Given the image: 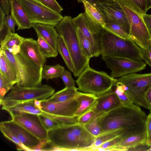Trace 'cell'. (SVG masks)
Here are the masks:
<instances>
[{
	"instance_id": "cell-46",
	"label": "cell",
	"mask_w": 151,
	"mask_h": 151,
	"mask_svg": "<svg viewBox=\"0 0 151 151\" xmlns=\"http://www.w3.org/2000/svg\"><path fill=\"white\" fill-rule=\"evenodd\" d=\"M5 21L9 30L12 33H15V27L16 24L10 14L6 15Z\"/></svg>"
},
{
	"instance_id": "cell-44",
	"label": "cell",
	"mask_w": 151,
	"mask_h": 151,
	"mask_svg": "<svg viewBox=\"0 0 151 151\" xmlns=\"http://www.w3.org/2000/svg\"><path fill=\"white\" fill-rule=\"evenodd\" d=\"M43 4L52 10L60 13L63 9L56 0H39Z\"/></svg>"
},
{
	"instance_id": "cell-31",
	"label": "cell",
	"mask_w": 151,
	"mask_h": 151,
	"mask_svg": "<svg viewBox=\"0 0 151 151\" xmlns=\"http://www.w3.org/2000/svg\"><path fill=\"white\" fill-rule=\"evenodd\" d=\"M104 114L96 113L90 122L84 126L86 129L95 137L103 133L100 125V121Z\"/></svg>"
},
{
	"instance_id": "cell-7",
	"label": "cell",
	"mask_w": 151,
	"mask_h": 151,
	"mask_svg": "<svg viewBox=\"0 0 151 151\" xmlns=\"http://www.w3.org/2000/svg\"><path fill=\"white\" fill-rule=\"evenodd\" d=\"M55 91L53 88L47 84L23 87L16 84L0 101V104L4 107L27 101H41L49 98Z\"/></svg>"
},
{
	"instance_id": "cell-6",
	"label": "cell",
	"mask_w": 151,
	"mask_h": 151,
	"mask_svg": "<svg viewBox=\"0 0 151 151\" xmlns=\"http://www.w3.org/2000/svg\"><path fill=\"white\" fill-rule=\"evenodd\" d=\"M117 80L106 73L89 66L81 73L76 82L78 90L98 96L112 90Z\"/></svg>"
},
{
	"instance_id": "cell-10",
	"label": "cell",
	"mask_w": 151,
	"mask_h": 151,
	"mask_svg": "<svg viewBox=\"0 0 151 151\" xmlns=\"http://www.w3.org/2000/svg\"><path fill=\"white\" fill-rule=\"evenodd\" d=\"M32 23H42L55 27L62 19L61 13L54 11L35 0H17Z\"/></svg>"
},
{
	"instance_id": "cell-12",
	"label": "cell",
	"mask_w": 151,
	"mask_h": 151,
	"mask_svg": "<svg viewBox=\"0 0 151 151\" xmlns=\"http://www.w3.org/2000/svg\"><path fill=\"white\" fill-rule=\"evenodd\" d=\"M94 6L101 13L104 22L109 21L118 24L129 34L130 26L128 20L116 0H106L96 4Z\"/></svg>"
},
{
	"instance_id": "cell-41",
	"label": "cell",
	"mask_w": 151,
	"mask_h": 151,
	"mask_svg": "<svg viewBox=\"0 0 151 151\" xmlns=\"http://www.w3.org/2000/svg\"><path fill=\"white\" fill-rule=\"evenodd\" d=\"M63 81L65 88L76 87L75 81L73 79L70 72L65 70L63 73L60 77Z\"/></svg>"
},
{
	"instance_id": "cell-39",
	"label": "cell",
	"mask_w": 151,
	"mask_h": 151,
	"mask_svg": "<svg viewBox=\"0 0 151 151\" xmlns=\"http://www.w3.org/2000/svg\"><path fill=\"white\" fill-rule=\"evenodd\" d=\"M139 14H146L147 11L146 0H125Z\"/></svg>"
},
{
	"instance_id": "cell-32",
	"label": "cell",
	"mask_w": 151,
	"mask_h": 151,
	"mask_svg": "<svg viewBox=\"0 0 151 151\" xmlns=\"http://www.w3.org/2000/svg\"><path fill=\"white\" fill-rule=\"evenodd\" d=\"M37 42L40 49L46 58H55L58 55V52L40 36H37Z\"/></svg>"
},
{
	"instance_id": "cell-38",
	"label": "cell",
	"mask_w": 151,
	"mask_h": 151,
	"mask_svg": "<svg viewBox=\"0 0 151 151\" xmlns=\"http://www.w3.org/2000/svg\"><path fill=\"white\" fill-rule=\"evenodd\" d=\"M0 129L2 133L6 138L17 145L18 150L27 151L25 147L10 131L1 125H0Z\"/></svg>"
},
{
	"instance_id": "cell-27",
	"label": "cell",
	"mask_w": 151,
	"mask_h": 151,
	"mask_svg": "<svg viewBox=\"0 0 151 151\" xmlns=\"http://www.w3.org/2000/svg\"><path fill=\"white\" fill-rule=\"evenodd\" d=\"M57 50L68 69L73 73L74 66L70 55L63 38L60 36L58 39Z\"/></svg>"
},
{
	"instance_id": "cell-53",
	"label": "cell",
	"mask_w": 151,
	"mask_h": 151,
	"mask_svg": "<svg viewBox=\"0 0 151 151\" xmlns=\"http://www.w3.org/2000/svg\"><path fill=\"white\" fill-rule=\"evenodd\" d=\"M147 9L148 10L151 8V0H146Z\"/></svg>"
},
{
	"instance_id": "cell-25",
	"label": "cell",
	"mask_w": 151,
	"mask_h": 151,
	"mask_svg": "<svg viewBox=\"0 0 151 151\" xmlns=\"http://www.w3.org/2000/svg\"><path fill=\"white\" fill-rule=\"evenodd\" d=\"M0 52V72L14 84L19 80L17 75L2 50Z\"/></svg>"
},
{
	"instance_id": "cell-51",
	"label": "cell",
	"mask_w": 151,
	"mask_h": 151,
	"mask_svg": "<svg viewBox=\"0 0 151 151\" xmlns=\"http://www.w3.org/2000/svg\"><path fill=\"white\" fill-rule=\"evenodd\" d=\"M106 0H77L78 3H83L84 1H86L94 6L96 4L104 1Z\"/></svg>"
},
{
	"instance_id": "cell-33",
	"label": "cell",
	"mask_w": 151,
	"mask_h": 151,
	"mask_svg": "<svg viewBox=\"0 0 151 151\" xmlns=\"http://www.w3.org/2000/svg\"><path fill=\"white\" fill-rule=\"evenodd\" d=\"M105 23L103 29L124 39H131L129 35L120 25L109 21L105 22Z\"/></svg>"
},
{
	"instance_id": "cell-34",
	"label": "cell",
	"mask_w": 151,
	"mask_h": 151,
	"mask_svg": "<svg viewBox=\"0 0 151 151\" xmlns=\"http://www.w3.org/2000/svg\"><path fill=\"white\" fill-rule=\"evenodd\" d=\"M115 86V89L114 91L118 96L123 105L132 106L135 105L133 103L126 94L121 83L117 81Z\"/></svg>"
},
{
	"instance_id": "cell-42",
	"label": "cell",
	"mask_w": 151,
	"mask_h": 151,
	"mask_svg": "<svg viewBox=\"0 0 151 151\" xmlns=\"http://www.w3.org/2000/svg\"><path fill=\"white\" fill-rule=\"evenodd\" d=\"M122 140L120 136H117L101 145L99 147L102 150H109L111 149L118 146Z\"/></svg>"
},
{
	"instance_id": "cell-43",
	"label": "cell",
	"mask_w": 151,
	"mask_h": 151,
	"mask_svg": "<svg viewBox=\"0 0 151 151\" xmlns=\"http://www.w3.org/2000/svg\"><path fill=\"white\" fill-rule=\"evenodd\" d=\"M96 114V113L92 109L78 118V124L84 126L90 122L95 116Z\"/></svg>"
},
{
	"instance_id": "cell-28",
	"label": "cell",
	"mask_w": 151,
	"mask_h": 151,
	"mask_svg": "<svg viewBox=\"0 0 151 151\" xmlns=\"http://www.w3.org/2000/svg\"><path fill=\"white\" fill-rule=\"evenodd\" d=\"M65 70L64 67L57 64L54 65H45L42 72V79L46 80L58 78Z\"/></svg>"
},
{
	"instance_id": "cell-8",
	"label": "cell",
	"mask_w": 151,
	"mask_h": 151,
	"mask_svg": "<svg viewBox=\"0 0 151 151\" xmlns=\"http://www.w3.org/2000/svg\"><path fill=\"white\" fill-rule=\"evenodd\" d=\"M133 103L139 107L150 109L144 98L145 94L151 87V73H136L122 76L117 79Z\"/></svg>"
},
{
	"instance_id": "cell-1",
	"label": "cell",
	"mask_w": 151,
	"mask_h": 151,
	"mask_svg": "<svg viewBox=\"0 0 151 151\" xmlns=\"http://www.w3.org/2000/svg\"><path fill=\"white\" fill-rule=\"evenodd\" d=\"M145 113L139 107L123 105L102 116L100 125L103 133L120 130L122 139L146 132Z\"/></svg>"
},
{
	"instance_id": "cell-19",
	"label": "cell",
	"mask_w": 151,
	"mask_h": 151,
	"mask_svg": "<svg viewBox=\"0 0 151 151\" xmlns=\"http://www.w3.org/2000/svg\"><path fill=\"white\" fill-rule=\"evenodd\" d=\"M73 23L77 28L79 29L90 43L94 53V57L101 55L100 43L99 36L93 33L86 22L84 13H81L73 18Z\"/></svg>"
},
{
	"instance_id": "cell-4",
	"label": "cell",
	"mask_w": 151,
	"mask_h": 151,
	"mask_svg": "<svg viewBox=\"0 0 151 151\" xmlns=\"http://www.w3.org/2000/svg\"><path fill=\"white\" fill-rule=\"evenodd\" d=\"M55 28L59 35L63 38L70 55L74 66V76L78 77L89 66V60L82 52L73 18L70 16H64Z\"/></svg>"
},
{
	"instance_id": "cell-37",
	"label": "cell",
	"mask_w": 151,
	"mask_h": 151,
	"mask_svg": "<svg viewBox=\"0 0 151 151\" xmlns=\"http://www.w3.org/2000/svg\"><path fill=\"white\" fill-rule=\"evenodd\" d=\"M14 84L0 72V101L7 92L11 90Z\"/></svg>"
},
{
	"instance_id": "cell-16",
	"label": "cell",
	"mask_w": 151,
	"mask_h": 151,
	"mask_svg": "<svg viewBox=\"0 0 151 151\" xmlns=\"http://www.w3.org/2000/svg\"><path fill=\"white\" fill-rule=\"evenodd\" d=\"M82 3L85 9V19L88 27L93 33L99 36L105 24L101 13L96 7L86 1H84Z\"/></svg>"
},
{
	"instance_id": "cell-55",
	"label": "cell",
	"mask_w": 151,
	"mask_h": 151,
	"mask_svg": "<svg viewBox=\"0 0 151 151\" xmlns=\"http://www.w3.org/2000/svg\"><path fill=\"white\" fill-rule=\"evenodd\" d=\"M35 0L37 1H40V0Z\"/></svg>"
},
{
	"instance_id": "cell-47",
	"label": "cell",
	"mask_w": 151,
	"mask_h": 151,
	"mask_svg": "<svg viewBox=\"0 0 151 151\" xmlns=\"http://www.w3.org/2000/svg\"><path fill=\"white\" fill-rule=\"evenodd\" d=\"M142 17L147 29L151 36V14H144Z\"/></svg>"
},
{
	"instance_id": "cell-30",
	"label": "cell",
	"mask_w": 151,
	"mask_h": 151,
	"mask_svg": "<svg viewBox=\"0 0 151 151\" xmlns=\"http://www.w3.org/2000/svg\"><path fill=\"white\" fill-rule=\"evenodd\" d=\"M76 29L77 37L82 52L87 59L90 60L91 58L94 57L92 46L79 29L77 28Z\"/></svg>"
},
{
	"instance_id": "cell-50",
	"label": "cell",
	"mask_w": 151,
	"mask_h": 151,
	"mask_svg": "<svg viewBox=\"0 0 151 151\" xmlns=\"http://www.w3.org/2000/svg\"><path fill=\"white\" fill-rule=\"evenodd\" d=\"M145 100L151 111V87L147 91L144 96Z\"/></svg>"
},
{
	"instance_id": "cell-5",
	"label": "cell",
	"mask_w": 151,
	"mask_h": 151,
	"mask_svg": "<svg viewBox=\"0 0 151 151\" xmlns=\"http://www.w3.org/2000/svg\"><path fill=\"white\" fill-rule=\"evenodd\" d=\"M2 50L17 75L19 80L17 84L23 87L41 84L43 68L27 58L20 51L14 55L7 50Z\"/></svg>"
},
{
	"instance_id": "cell-52",
	"label": "cell",
	"mask_w": 151,
	"mask_h": 151,
	"mask_svg": "<svg viewBox=\"0 0 151 151\" xmlns=\"http://www.w3.org/2000/svg\"><path fill=\"white\" fill-rule=\"evenodd\" d=\"M146 145L150 147L151 146V134L150 136L147 137Z\"/></svg>"
},
{
	"instance_id": "cell-9",
	"label": "cell",
	"mask_w": 151,
	"mask_h": 151,
	"mask_svg": "<svg viewBox=\"0 0 151 151\" xmlns=\"http://www.w3.org/2000/svg\"><path fill=\"white\" fill-rule=\"evenodd\" d=\"M124 11L130 26V38L140 47L145 49L151 45V36L141 15L125 0H116Z\"/></svg>"
},
{
	"instance_id": "cell-23",
	"label": "cell",
	"mask_w": 151,
	"mask_h": 151,
	"mask_svg": "<svg viewBox=\"0 0 151 151\" xmlns=\"http://www.w3.org/2000/svg\"><path fill=\"white\" fill-rule=\"evenodd\" d=\"M36 101L24 102L11 106L2 107V109L8 111L12 117L22 113L30 114L31 111L40 109L37 104Z\"/></svg>"
},
{
	"instance_id": "cell-3",
	"label": "cell",
	"mask_w": 151,
	"mask_h": 151,
	"mask_svg": "<svg viewBox=\"0 0 151 151\" xmlns=\"http://www.w3.org/2000/svg\"><path fill=\"white\" fill-rule=\"evenodd\" d=\"M102 57H123L143 60L142 49L131 39H125L103 29L99 35Z\"/></svg>"
},
{
	"instance_id": "cell-17",
	"label": "cell",
	"mask_w": 151,
	"mask_h": 151,
	"mask_svg": "<svg viewBox=\"0 0 151 151\" xmlns=\"http://www.w3.org/2000/svg\"><path fill=\"white\" fill-rule=\"evenodd\" d=\"M20 52L27 58L43 68L46 58L43 55L37 41L32 38H24L20 46Z\"/></svg>"
},
{
	"instance_id": "cell-29",
	"label": "cell",
	"mask_w": 151,
	"mask_h": 151,
	"mask_svg": "<svg viewBox=\"0 0 151 151\" xmlns=\"http://www.w3.org/2000/svg\"><path fill=\"white\" fill-rule=\"evenodd\" d=\"M24 38L17 33L10 32L0 43V50H8L17 46H21Z\"/></svg>"
},
{
	"instance_id": "cell-45",
	"label": "cell",
	"mask_w": 151,
	"mask_h": 151,
	"mask_svg": "<svg viewBox=\"0 0 151 151\" xmlns=\"http://www.w3.org/2000/svg\"><path fill=\"white\" fill-rule=\"evenodd\" d=\"M142 60L151 68V45L145 49H142Z\"/></svg>"
},
{
	"instance_id": "cell-48",
	"label": "cell",
	"mask_w": 151,
	"mask_h": 151,
	"mask_svg": "<svg viewBox=\"0 0 151 151\" xmlns=\"http://www.w3.org/2000/svg\"><path fill=\"white\" fill-rule=\"evenodd\" d=\"M0 7L1 8L6 15L9 14L10 6L9 0H0Z\"/></svg>"
},
{
	"instance_id": "cell-54",
	"label": "cell",
	"mask_w": 151,
	"mask_h": 151,
	"mask_svg": "<svg viewBox=\"0 0 151 151\" xmlns=\"http://www.w3.org/2000/svg\"><path fill=\"white\" fill-rule=\"evenodd\" d=\"M147 151H151V146L150 147L149 149L147 150Z\"/></svg>"
},
{
	"instance_id": "cell-26",
	"label": "cell",
	"mask_w": 151,
	"mask_h": 151,
	"mask_svg": "<svg viewBox=\"0 0 151 151\" xmlns=\"http://www.w3.org/2000/svg\"><path fill=\"white\" fill-rule=\"evenodd\" d=\"M76 87L64 89L54 93L46 100L50 102L57 103L65 101L74 99L78 91Z\"/></svg>"
},
{
	"instance_id": "cell-20",
	"label": "cell",
	"mask_w": 151,
	"mask_h": 151,
	"mask_svg": "<svg viewBox=\"0 0 151 151\" xmlns=\"http://www.w3.org/2000/svg\"><path fill=\"white\" fill-rule=\"evenodd\" d=\"M10 15L15 21L18 30L29 29L33 24L28 18L24 9L17 0H9Z\"/></svg>"
},
{
	"instance_id": "cell-35",
	"label": "cell",
	"mask_w": 151,
	"mask_h": 151,
	"mask_svg": "<svg viewBox=\"0 0 151 151\" xmlns=\"http://www.w3.org/2000/svg\"><path fill=\"white\" fill-rule=\"evenodd\" d=\"M42 114L55 120L59 126H65L78 124V117L74 116H60L52 115L42 112Z\"/></svg>"
},
{
	"instance_id": "cell-14",
	"label": "cell",
	"mask_w": 151,
	"mask_h": 151,
	"mask_svg": "<svg viewBox=\"0 0 151 151\" xmlns=\"http://www.w3.org/2000/svg\"><path fill=\"white\" fill-rule=\"evenodd\" d=\"M78 107V103L75 98L57 103L49 102L46 99L40 101L39 105L43 112L60 116H74Z\"/></svg>"
},
{
	"instance_id": "cell-21",
	"label": "cell",
	"mask_w": 151,
	"mask_h": 151,
	"mask_svg": "<svg viewBox=\"0 0 151 151\" xmlns=\"http://www.w3.org/2000/svg\"><path fill=\"white\" fill-rule=\"evenodd\" d=\"M37 36H40L57 50V45L59 35L54 26L46 24L33 23L32 27Z\"/></svg>"
},
{
	"instance_id": "cell-22",
	"label": "cell",
	"mask_w": 151,
	"mask_h": 151,
	"mask_svg": "<svg viewBox=\"0 0 151 151\" xmlns=\"http://www.w3.org/2000/svg\"><path fill=\"white\" fill-rule=\"evenodd\" d=\"M75 98L79 104L78 108L75 116L79 117L93 108L97 100L98 96L91 93L78 91Z\"/></svg>"
},
{
	"instance_id": "cell-49",
	"label": "cell",
	"mask_w": 151,
	"mask_h": 151,
	"mask_svg": "<svg viewBox=\"0 0 151 151\" xmlns=\"http://www.w3.org/2000/svg\"><path fill=\"white\" fill-rule=\"evenodd\" d=\"M145 127L146 133L148 137L151 134V111L147 116Z\"/></svg>"
},
{
	"instance_id": "cell-2",
	"label": "cell",
	"mask_w": 151,
	"mask_h": 151,
	"mask_svg": "<svg viewBox=\"0 0 151 151\" xmlns=\"http://www.w3.org/2000/svg\"><path fill=\"white\" fill-rule=\"evenodd\" d=\"M47 140L54 150H92L95 137L84 126H59L47 131Z\"/></svg>"
},
{
	"instance_id": "cell-24",
	"label": "cell",
	"mask_w": 151,
	"mask_h": 151,
	"mask_svg": "<svg viewBox=\"0 0 151 151\" xmlns=\"http://www.w3.org/2000/svg\"><path fill=\"white\" fill-rule=\"evenodd\" d=\"M147 139L146 132H145L123 139L119 146L127 151L130 148H135L139 146L146 145Z\"/></svg>"
},
{
	"instance_id": "cell-18",
	"label": "cell",
	"mask_w": 151,
	"mask_h": 151,
	"mask_svg": "<svg viewBox=\"0 0 151 151\" xmlns=\"http://www.w3.org/2000/svg\"><path fill=\"white\" fill-rule=\"evenodd\" d=\"M123 105L114 91L98 96L93 109L97 114L107 113Z\"/></svg>"
},
{
	"instance_id": "cell-13",
	"label": "cell",
	"mask_w": 151,
	"mask_h": 151,
	"mask_svg": "<svg viewBox=\"0 0 151 151\" xmlns=\"http://www.w3.org/2000/svg\"><path fill=\"white\" fill-rule=\"evenodd\" d=\"M0 125L14 134L27 151H42V147L48 141L40 139L12 119L1 122Z\"/></svg>"
},
{
	"instance_id": "cell-40",
	"label": "cell",
	"mask_w": 151,
	"mask_h": 151,
	"mask_svg": "<svg viewBox=\"0 0 151 151\" xmlns=\"http://www.w3.org/2000/svg\"><path fill=\"white\" fill-rule=\"evenodd\" d=\"M38 115L43 127L47 131L59 126L55 120L42 113Z\"/></svg>"
},
{
	"instance_id": "cell-36",
	"label": "cell",
	"mask_w": 151,
	"mask_h": 151,
	"mask_svg": "<svg viewBox=\"0 0 151 151\" xmlns=\"http://www.w3.org/2000/svg\"><path fill=\"white\" fill-rule=\"evenodd\" d=\"M119 136L116 131L102 134L95 137L92 150L99 147L101 145L109 140Z\"/></svg>"
},
{
	"instance_id": "cell-15",
	"label": "cell",
	"mask_w": 151,
	"mask_h": 151,
	"mask_svg": "<svg viewBox=\"0 0 151 151\" xmlns=\"http://www.w3.org/2000/svg\"><path fill=\"white\" fill-rule=\"evenodd\" d=\"M12 120L40 140H47V131L44 127L38 115L22 113L12 117Z\"/></svg>"
},
{
	"instance_id": "cell-11",
	"label": "cell",
	"mask_w": 151,
	"mask_h": 151,
	"mask_svg": "<svg viewBox=\"0 0 151 151\" xmlns=\"http://www.w3.org/2000/svg\"><path fill=\"white\" fill-rule=\"evenodd\" d=\"M101 58L111 70L110 76L114 78L141 71L145 69L147 65L142 60L109 56L102 57Z\"/></svg>"
}]
</instances>
